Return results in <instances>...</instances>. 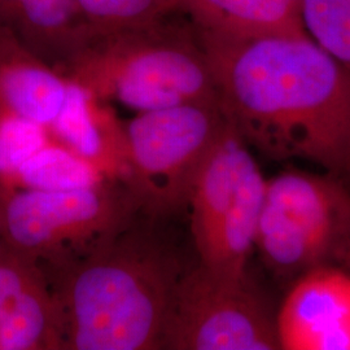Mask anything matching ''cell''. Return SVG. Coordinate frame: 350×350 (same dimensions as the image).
Here are the masks:
<instances>
[{
    "instance_id": "cell-13",
    "label": "cell",
    "mask_w": 350,
    "mask_h": 350,
    "mask_svg": "<svg viewBox=\"0 0 350 350\" xmlns=\"http://www.w3.org/2000/svg\"><path fill=\"white\" fill-rule=\"evenodd\" d=\"M198 30L228 37L306 36L300 0H179Z\"/></svg>"
},
{
    "instance_id": "cell-12",
    "label": "cell",
    "mask_w": 350,
    "mask_h": 350,
    "mask_svg": "<svg viewBox=\"0 0 350 350\" xmlns=\"http://www.w3.org/2000/svg\"><path fill=\"white\" fill-rule=\"evenodd\" d=\"M70 78L0 29V109L44 126L62 111Z\"/></svg>"
},
{
    "instance_id": "cell-4",
    "label": "cell",
    "mask_w": 350,
    "mask_h": 350,
    "mask_svg": "<svg viewBox=\"0 0 350 350\" xmlns=\"http://www.w3.org/2000/svg\"><path fill=\"white\" fill-rule=\"evenodd\" d=\"M137 213V202L120 180L73 191L0 189V240L55 269L117 235Z\"/></svg>"
},
{
    "instance_id": "cell-7",
    "label": "cell",
    "mask_w": 350,
    "mask_h": 350,
    "mask_svg": "<svg viewBox=\"0 0 350 350\" xmlns=\"http://www.w3.org/2000/svg\"><path fill=\"white\" fill-rule=\"evenodd\" d=\"M350 196L329 176L286 172L266 179L254 248L275 275L297 279L338 258Z\"/></svg>"
},
{
    "instance_id": "cell-6",
    "label": "cell",
    "mask_w": 350,
    "mask_h": 350,
    "mask_svg": "<svg viewBox=\"0 0 350 350\" xmlns=\"http://www.w3.org/2000/svg\"><path fill=\"white\" fill-rule=\"evenodd\" d=\"M227 122L219 101L140 112L124 124L125 187L153 218L187 206L201 163Z\"/></svg>"
},
{
    "instance_id": "cell-15",
    "label": "cell",
    "mask_w": 350,
    "mask_h": 350,
    "mask_svg": "<svg viewBox=\"0 0 350 350\" xmlns=\"http://www.w3.org/2000/svg\"><path fill=\"white\" fill-rule=\"evenodd\" d=\"M107 180L111 179L96 167L50 139L23 165L11 188L73 191L95 187Z\"/></svg>"
},
{
    "instance_id": "cell-17",
    "label": "cell",
    "mask_w": 350,
    "mask_h": 350,
    "mask_svg": "<svg viewBox=\"0 0 350 350\" xmlns=\"http://www.w3.org/2000/svg\"><path fill=\"white\" fill-rule=\"evenodd\" d=\"M306 36L350 75V0H300Z\"/></svg>"
},
{
    "instance_id": "cell-5",
    "label": "cell",
    "mask_w": 350,
    "mask_h": 350,
    "mask_svg": "<svg viewBox=\"0 0 350 350\" xmlns=\"http://www.w3.org/2000/svg\"><path fill=\"white\" fill-rule=\"evenodd\" d=\"M248 147L227 120L201 163L187 202L199 263L234 278L247 276L266 189Z\"/></svg>"
},
{
    "instance_id": "cell-3",
    "label": "cell",
    "mask_w": 350,
    "mask_h": 350,
    "mask_svg": "<svg viewBox=\"0 0 350 350\" xmlns=\"http://www.w3.org/2000/svg\"><path fill=\"white\" fill-rule=\"evenodd\" d=\"M163 23L95 37L59 70L100 100L138 113L219 101L199 42Z\"/></svg>"
},
{
    "instance_id": "cell-10",
    "label": "cell",
    "mask_w": 350,
    "mask_h": 350,
    "mask_svg": "<svg viewBox=\"0 0 350 350\" xmlns=\"http://www.w3.org/2000/svg\"><path fill=\"white\" fill-rule=\"evenodd\" d=\"M51 139L111 180L126 175L125 127L109 103L70 79L63 108L49 127Z\"/></svg>"
},
{
    "instance_id": "cell-18",
    "label": "cell",
    "mask_w": 350,
    "mask_h": 350,
    "mask_svg": "<svg viewBox=\"0 0 350 350\" xmlns=\"http://www.w3.org/2000/svg\"><path fill=\"white\" fill-rule=\"evenodd\" d=\"M50 139L44 126L0 109V189L12 187L23 165Z\"/></svg>"
},
{
    "instance_id": "cell-19",
    "label": "cell",
    "mask_w": 350,
    "mask_h": 350,
    "mask_svg": "<svg viewBox=\"0 0 350 350\" xmlns=\"http://www.w3.org/2000/svg\"><path fill=\"white\" fill-rule=\"evenodd\" d=\"M46 276L39 263L0 240V321L27 289Z\"/></svg>"
},
{
    "instance_id": "cell-9",
    "label": "cell",
    "mask_w": 350,
    "mask_h": 350,
    "mask_svg": "<svg viewBox=\"0 0 350 350\" xmlns=\"http://www.w3.org/2000/svg\"><path fill=\"white\" fill-rule=\"evenodd\" d=\"M275 325L280 350H350V271L328 263L297 278Z\"/></svg>"
},
{
    "instance_id": "cell-20",
    "label": "cell",
    "mask_w": 350,
    "mask_h": 350,
    "mask_svg": "<svg viewBox=\"0 0 350 350\" xmlns=\"http://www.w3.org/2000/svg\"><path fill=\"white\" fill-rule=\"evenodd\" d=\"M338 258V260H342V261H348L350 263V211L347 230H345V235H344V241H342Z\"/></svg>"
},
{
    "instance_id": "cell-2",
    "label": "cell",
    "mask_w": 350,
    "mask_h": 350,
    "mask_svg": "<svg viewBox=\"0 0 350 350\" xmlns=\"http://www.w3.org/2000/svg\"><path fill=\"white\" fill-rule=\"evenodd\" d=\"M52 271L64 350L163 349L175 288L186 270L150 230L127 225Z\"/></svg>"
},
{
    "instance_id": "cell-11",
    "label": "cell",
    "mask_w": 350,
    "mask_h": 350,
    "mask_svg": "<svg viewBox=\"0 0 350 350\" xmlns=\"http://www.w3.org/2000/svg\"><path fill=\"white\" fill-rule=\"evenodd\" d=\"M0 29L56 69L94 39L75 0H0Z\"/></svg>"
},
{
    "instance_id": "cell-1",
    "label": "cell",
    "mask_w": 350,
    "mask_h": 350,
    "mask_svg": "<svg viewBox=\"0 0 350 350\" xmlns=\"http://www.w3.org/2000/svg\"><path fill=\"white\" fill-rule=\"evenodd\" d=\"M199 31L221 108L274 160L350 170V75L308 36Z\"/></svg>"
},
{
    "instance_id": "cell-8",
    "label": "cell",
    "mask_w": 350,
    "mask_h": 350,
    "mask_svg": "<svg viewBox=\"0 0 350 350\" xmlns=\"http://www.w3.org/2000/svg\"><path fill=\"white\" fill-rule=\"evenodd\" d=\"M163 349L280 350L275 315L248 276L217 274L199 263L176 284Z\"/></svg>"
},
{
    "instance_id": "cell-14",
    "label": "cell",
    "mask_w": 350,
    "mask_h": 350,
    "mask_svg": "<svg viewBox=\"0 0 350 350\" xmlns=\"http://www.w3.org/2000/svg\"><path fill=\"white\" fill-rule=\"evenodd\" d=\"M56 349H63V327L46 276L27 289L1 318L0 350Z\"/></svg>"
},
{
    "instance_id": "cell-16",
    "label": "cell",
    "mask_w": 350,
    "mask_h": 350,
    "mask_svg": "<svg viewBox=\"0 0 350 350\" xmlns=\"http://www.w3.org/2000/svg\"><path fill=\"white\" fill-rule=\"evenodd\" d=\"M94 38L163 23L179 0H75Z\"/></svg>"
}]
</instances>
